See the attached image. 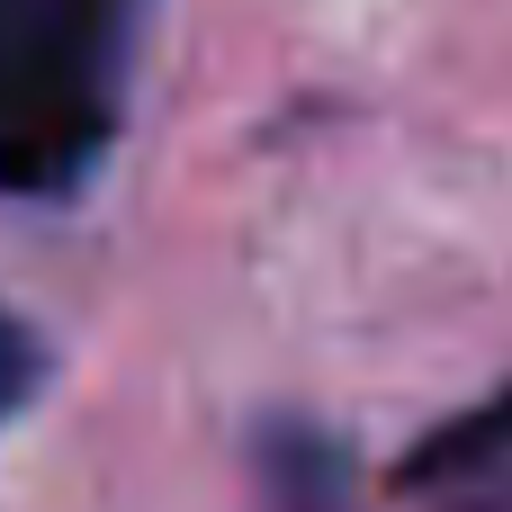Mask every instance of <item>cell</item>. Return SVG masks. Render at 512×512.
Here are the masks:
<instances>
[{
  "mask_svg": "<svg viewBox=\"0 0 512 512\" xmlns=\"http://www.w3.org/2000/svg\"><path fill=\"white\" fill-rule=\"evenodd\" d=\"M36 387H45V333L18 306H0V432L36 405Z\"/></svg>",
  "mask_w": 512,
  "mask_h": 512,
  "instance_id": "3957f363",
  "label": "cell"
},
{
  "mask_svg": "<svg viewBox=\"0 0 512 512\" xmlns=\"http://www.w3.org/2000/svg\"><path fill=\"white\" fill-rule=\"evenodd\" d=\"M153 0H0V189H81L126 117Z\"/></svg>",
  "mask_w": 512,
  "mask_h": 512,
  "instance_id": "6da1fadb",
  "label": "cell"
},
{
  "mask_svg": "<svg viewBox=\"0 0 512 512\" xmlns=\"http://www.w3.org/2000/svg\"><path fill=\"white\" fill-rule=\"evenodd\" d=\"M477 468H512V387L486 396L477 414H459L450 432L423 441V459H405V486H432V477H477Z\"/></svg>",
  "mask_w": 512,
  "mask_h": 512,
  "instance_id": "7a4b0ae2",
  "label": "cell"
}]
</instances>
